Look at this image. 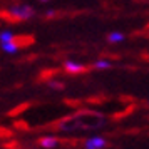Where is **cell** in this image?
I'll return each instance as SVG.
<instances>
[{
    "label": "cell",
    "mask_w": 149,
    "mask_h": 149,
    "mask_svg": "<svg viewBox=\"0 0 149 149\" xmlns=\"http://www.w3.org/2000/svg\"><path fill=\"white\" fill-rule=\"evenodd\" d=\"M106 139L104 137H99V136H92V137H89L86 144H84V148L86 149H104L106 148Z\"/></svg>",
    "instance_id": "cell-3"
},
{
    "label": "cell",
    "mask_w": 149,
    "mask_h": 149,
    "mask_svg": "<svg viewBox=\"0 0 149 149\" xmlns=\"http://www.w3.org/2000/svg\"><path fill=\"white\" fill-rule=\"evenodd\" d=\"M34 8L30 5H15L8 10V17L15 22H20V20H29L30 17H34Z\"/></svg>",
    "instance_id": "cell-2"
},
{
    "label": "cell",
    "mask_w": 149,
    "mask_h": 149,
    "mask_svg": "<svg viewBox=\"0 0 149 149\" xmlns=\"http://www.w3.org/2000/svg\"><path fill=\"white\" fill-rule=\"evenodd\" d=\"M107 39H109V42H114L116 44V42H122L124 40V35H122L121 32H111Z\"/></svg>",
    "instance_id": "cell-8"
},
{
    "label": "cell",
    "mask_w": 149,
    "mask_h": 149,
    "mask_svg": "<svg viewBox=\"0 0 149 149\" xmlns=\"http://www.w3.org/2000/svg\"><path fill=\"white\" fill-rule=\"evenodd\" d=\"M106 122L104 116L95 111H79L75 114L62 119L55 127L61 131H87V129H97Z\"/></svg>",
    "instance_id": "cell-1"
},
{
    "label": "cell",
    "mask_w": 149,
    "mask_h": 149,
    "mask_svg": "<svg viewBox=\"0 0 149 149\" xmlns=\"http://www.w3.org/2000/svg\"><path fill=\"white\" fill-rule=\"evenodd\" d=\"M39 144H40L44 149H54V148H57L59 139H57V137H54V136H44V137H40Z\"/></svg>",
    "instance_id": "cell-4"
},
{
    "label": "cell",
    "mask_w": 149,
    "mask_h": 149,
    "mask_svg": "<svg viewBox=\"0 0 149 149\" xmlns=\"http://www.w3.org/2000/svg\"><path fill=\"white\" fill-rule=\"evenodd\" d=\"M2 49H3V52H7V54H15V52L19 50V44H17V39L14 37V40L3 42V44H2Z\"/></svg>",
    "instance_id": "cell-6"
},
{
    "label": "cell",
    "mask_w": 149,
    "mask_h": 149,
    "mask_svg": "<svg viewBox=\"0 0 149 149\" xmlns=\"http://www.w3.org/2000/svg\"><path fill=\"white\" fill-rule=\"evenodd\" d=\"M64 67H65V70H67L69 74H79V72H84L86 70L84 65L77 64V62H72V61H67L64 64Z\"/></svg>",
    "instance_id": "cell-5"
},
{
    "label": "cell",
    "mask_w": 149,
    "mask_h": 149,
    "mask_svg": "<svg viewBox=\"0 0 149 149\" xmlns=\"http://www.w3.org/2000/svg\"><path fill=\"white\" fill-rule=\"evenodd\" d=\"M14 37L15 35L10 32V30H3V32H0V42L3 44V42H10V40H14Z\"/></svg>",
    "instance_id": "cell-7"
},
{
    "label": "cell",
    "mask_w": 149,
    "mask_h": 149,
    "mask_svg": "<svg viewBox=\"0 0 149 149\" xmlns=\"http://www.w3.org/2000/svg\"><path fill=\"white\" fill-rule=\"evenodd\" d=\"M40 2H49V0H40Z\"/></svg>",
    "instance_id": "cell-10"
},
{
    "label": "cell",
    "mask_w": 149,
    "mask_h": 149,
    "mask_svg": "<svg viewBox=\"0 0 149 149\" xmlns=\"http://www.w3.org/2000/svg\"><path fill=\"white\" fill-rule=\"evenodd\" d=\"M94 67L97 69V70H104V69H109L111 67V64H109V61H97L94 64Z\"/></svg>",
    "instance_id": "cell-9"
}]
</instances>
